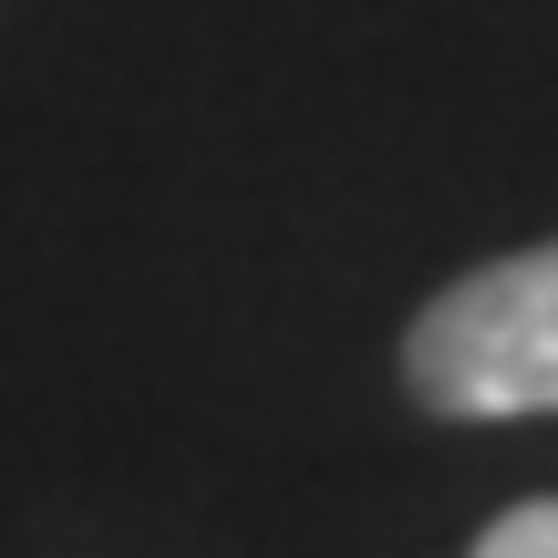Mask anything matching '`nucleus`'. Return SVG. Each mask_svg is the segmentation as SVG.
I'll return each instance as SVG.
<instances>
[{"mask_svg":"<svg viewBox=\"0 0 558 558\" xmlns=\"http://www.w3.org/2000/svg\"><path fill=\"white\" fill-rule=\"evenodd\" d=\"M403 383L445 424L558 414V239L465 269L403 331Z\"/></svg>","mask_w":558,"mask_h":558,"instance_id":"f257e3e1","label":"nucleus"},{"mask_svg":"<svg viewBox=\"0 0 558 558\" xmlns=\"http://www.w3.org/2000/svg\"><path fill=\"white\" fill-rule=\"evenodd\" d=\"M465 558H558V497H527V507H507L497 527H486Z\"/></svg>","mask_w":558,"mask_h":558,"instance_id":"f03ea898","label":"nucleus"}]
</instances>
